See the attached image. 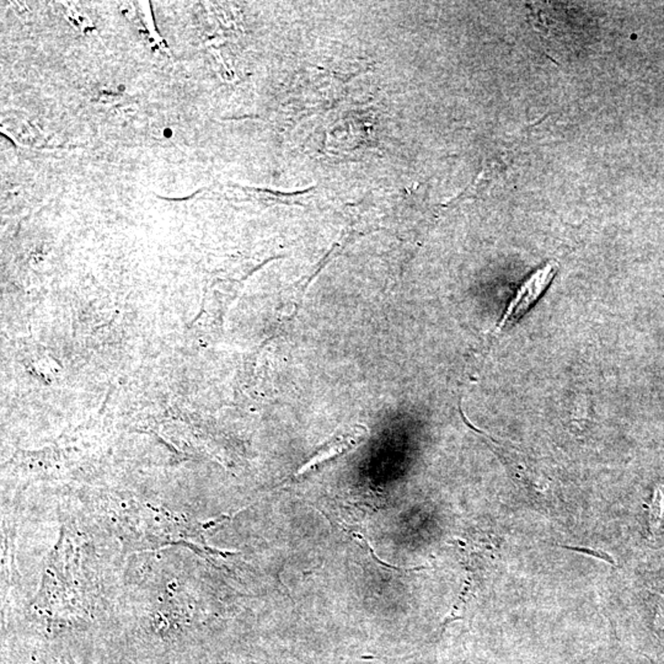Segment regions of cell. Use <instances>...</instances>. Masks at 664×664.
Instances as JSON below:
<instances>
[{
    "instance_id": "obj_2",
    "label": "cell",
    "mask_w": 664,
    "mask_h": 664,
    "mask_svg": "<svg viewBox=\"0 0 664 664\" xmlns=\"http://www.w3.org/2000/svg\"><path fill=\"white\" fill-rule=\"evenodd\" d=\"M664 513V491L663 487H655L651 503L648 505V527L652 535H655L660 530Z\"/></svg>"
},
{
    "instance_id": "obj_1",
    "label": "cell",
    "mask_w": 664,
    "mask_h": 664,
    "mask_svg": "<svg viewBox=\"0 0 664 664\" xmlns=\"http://www.w3.org/2000/svg\"><path fill=\"white\" fill-rule=\"evenodd\" d=\"M555 276V267L553 265H546L535 273L529 277L524 283L519 287L513 299L510 301L505 314L500 320V323L495 331L500 332L505 326H512L520 318L527 314L528 310L535 304L538 299L543 296V293L549 287Z\"/></svg>"
},
{
    "instance_id": "obj_5",
    "label": "cell",
    "mask_w": 664,
    "mask_h": 664,
    "mask_svg": "<svg viewBox=\"0 0 664 664\" xmlns=\"http://www.w3.org/2000/svg\"><path fill=\"white\" fill-rule=\"evenodd\" d=\"M655 625L664 629V594L660 595V599H658L657 615H655Z\"/></svg>"
},
{
    "instance_id": "obj_4",
    "label": "cell",
    "mask_w": 664,
    "mask_h": 664,
    "mask_svg": "<svg viewBox=\"0 0 664 664\" xmlns=\"http://www.w3.org/2000/svg\"><path fill=\"white\" fill-rule=\"evenodd\" d=\"M561 548L572 550L575 553H585V555H588L590 558L602 560L604 563H610V565H615V560L611 556L610 553H605L603 550L589 549V548H582V546H566V545H561Z\"/></svg>"
},
{
    "instance_id": "obj_3",
    "label": "cell",
    "mask_w": 664,
    "mask_h": 664,
    "mask_svg": "<svg viewBox=\"0 0 664 664\" xmlns=\"http://www.w3.org/2000/svg\"><path fill=\"white\" fill-rule=\"evenodd\" d=\"M471 589H473L471 580H470V578H468L466 583H465L464 589H463V592H461V597L458 599V602L456 603V605L453 607L451 614L444 620L443 628H446L449 623H452L454 620L461 619V611L465 610V607H466V604L469 602V595L470 593H471Z\"/></svg>"
}]
</instances>
